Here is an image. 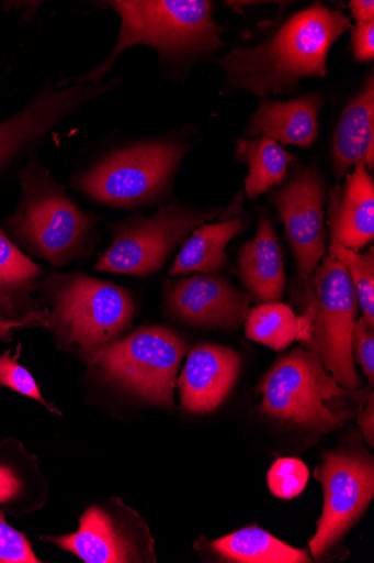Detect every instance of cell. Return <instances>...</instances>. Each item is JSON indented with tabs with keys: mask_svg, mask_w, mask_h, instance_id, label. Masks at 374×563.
<instances>
[{
	"mask_svg": "<svg viewBox=\"0 0 374 563\" xmlns=\"http://www.w3.org/2000/svg\"><path fill=\"white\" fill-rule=\"evenodd\" d=\"M351 27L343 11L320 2L311 4L292 15L262 43L234 47L225 57L211 59L227 75L222 93H297L303 79L327 76L333 44Z\"/></svg>",
	"mask_w": 374,
	"mask_h": 563,
	"instance_id": "cell-1",
	"label": "cell"
},
{
	"mask_svg": "<svg viewBox=\"0 0 374 563\" xmlns=\"http://www.w3.org/2000/svg\"><path fill=\"white\" fill-rule=\"evenodd\" d=\"M105 4L122 22L113 53L93 70L58 87L101 82L133 46L152 47L165 65L188 70L196 63L211 62L226 45V27L215 20V5L208 0H112Z\"/></svg>",
	"mask_w": 374,
	"mask_h": 563,
	"instance_id": "cell-2",
	"label": "cell"
},
{
	"mask_svg": "<svg viewBox=\"0 0 374 563\" xmlns=\"http://www.w3.org/2000/svg\"><path fill=\"white\" fill-rule=\"evenodd\" d=\"M20 173L22 197L5 221L8 235L33 257L63 267L89 257L99 241L98 216L81 210L64 185L29 153Z\"/></svg>",
	"mask_w": 374,
	"mask_h": 563,
	"instance_id": "cell-3",
	"label": "cell"
},
{
	"mask_svg": "<svg viewBox=\"0 0 374 563\" xmlns=\"http://www.w3.org/2000/svg\"><path fill=\"white\" fill-rule=\"evenodd\" d=\"M184 129L135 141L105 153L72 186L103 207L139 210L167 202L192 146Z\"/></svg>",
	"mask_w": 374,
	"mask_h": 563,
	"instance_id": "cell-4",
	"label": "cell"
},
{
	"mask_svg": "<svg viewBox=\"0 0 374 563\" xmlns=\"http://www.w3.org/2000/svg\"><path fill=\"white\" fill-rule=\"evenodd\" d=\"M41 290L50 306L42 325L77 345L89 362L118 341L135 314L127 290L84 274L45 276Z\"/></svg>",
	"mask_w": 374,
	"mask_h": 563,
	"instance_id": "cell-5",
	"label": "cell"
},
{
	"mask_svg": "<svg viewBox=\"0 0 374 563\" xmlns=\"http://www.w3.org/2000/svg\"><path fill=\"white\" fill-rule=\"evenodd\" d=\"M259 411L276 422L316 433H328L352 420L351 412H336L332 399L351 396L318 357L303 345L279 357L259 384ZM355 391V390H354Z\"/></svg>",
	"mask_w": 374,
	"mask_h": 563,
	"instance_id": "cell-6",
	"label": "cell"
},
{
	"mask_svg": "<svg viewBox=\"0 0 374 563\" xmlns=\"http://www.w3.org/2000/svg\"><path fill=\"white\" fill-rule=\"evenodd\" d=\"M303 284V301L313 314L306 350L347 390H360L352 350L359 302L344 265L329 254Z\"/></svg>",
	"mask_w": 374,
	"mask_h": 563,
	"instance_id": "cell-7",
	"label": "cell"
},
{
	"mask_svg": "<svg viewBox=\"0 0 374 563\" xmlns=\"http://www.w3.org/2000/svg\"><path fill=\"white\" fill-rule=\"evenodd\" d=\"M224 209H196L172 201L154 216L136 214L110 223L114 240L95 263L101 273L144 278L162 269L172 252L201 225L222 217Z\"/></svg>",
	"mask_w": 374,
	"mask_h": 563,
	"instance_id": "cell-8",
	"label": "cell"
},
{
	"mask_svg": "<svg viewBox=\"0 0 374 563\" xmlns=\"http://www.w3.org/2000/svg\"><path fill=\"white\" fill-rule=\"evenodd\" d=\"M186 342L167 327H147L99 352L91 362L105 380L157 406L174 407Z\"/></svg>",
	"mask_w": 374,
	"mask_h": 563,
	"instance_id": "cell-9",
	"label": "cell"
},
{
	"mask_svg": "<svg viewBox=\"0 0 374 563\" xmlns=\"http://www.w3.org/2000/svg\"><path fill=\"white\" fill-rule=\"evenodd\" d=\"M328 181L315 165L293 163L283 186L271 190L269 202L285 227L299 283L309 278L328 253L325 207Z\"/></svg>",
	"mask_w": 374,
	"mask_h": 563,
	"instance_id": "cell-10",
	"label": "cell"
},
{
	"mask_svg": "<svg viewBox=\"0 0 374 563\" xmlns=\"http://www.w3.org/2000/svg\"><path fill=\"white\" fill-rule=\"evenodd\" d=\"M314 477L322 485L325 505L309 550L320 560L360 521L373 499V459L359 452H328Z\"/></svg>",
	"mask_w": 374,
	"mask_h": 563,
	"instance_id": "cell-11",
	"label": "cell"
},
{
	"mask_svg": "<svg viewBox=\"0 0 374 563\" xmlns=\"http://www.w3.org/2000/svg\"><path fill=\"white\" fill-rule=\"evenodd\" d=\"M120 82L121 79H114L104 84H72L65 88H55L49 82L44 85L27 107L0 123V174L75 112L114 90Z\"/></svg>",
	"mask_w": 374,
	"mask_h": 563,
	"instance_id": "cell-12",
	"label": "cell"
},
{
	"mask_svg": "<svg viewBox=\"0 0 374 563\" xmlns=\"http://www.w3.org/2000/svg\"><path fill=\"white\" fill-rule=\"evenodd\" d=\"M250 297L220 276L193 275L168 280L163 287L166 311L189 325L237 331L250 310Z\"/></svg>",
	"mask_w": 374,
	"mask_h": 563,
	"instance_id": "cell-13",
	"label": "cell"
},
{
	"mask_svg": "<svg viewBox=\"0 0 374 563\" xmlns=\"http://www.w3.org/2000/svg\"><path fill=\"white\" fill-rule=\"evenodd\" d=\"M45 274L0 228V339L21 327L43 324L47 307L35 297Z\"/></svg>",
	"mask_w": 374,
	"mask_h": 563,
	"instance_id": "cell-14",
	"label": "cell"
},
{
	"mask_svg": "<svg viewBox=\"0 0 374 563\" xmlns=\"http://www.w3.org/2000/svg\"><path fill=\"white\" fill-rule=\"evenodd\" d=\"M240 371L238 352L218 344L195 346L177 380L182 406L195 415L215 411L231 393Z\"/></svg>",
	"mask_w": 374,
	"mask_h": 563,
	"instance_id": "cell-15",
	"label": "cell"
},
{
	"mask_svg": "<svg viewBox=\"0 0 374 563\" xmlns=\"http://www.w3.org/2000/svg\"><path fill=\"white\" fill-rule=\"evenodd\" d=\"M330 244L361 251L374 239V180L363 161L345 175L344 184L328 191Z\"/></svg>",
	"mask_w": 374,
	"mask_h": 563,
	"instance_id": "cell-16",
	"label": "cell"
},
{
	"mask_svg": "<svg viewBox=\"0 0 374 563\" xmlns=\"http://www.w3.org/2000/svg\"><path fill=\"white\" fill-rule=\"evenodd\" d=\"M326 104V96L319 92L291 100L264 99L249 119L246 134L250 139L269 136L282 146L308 148L318 139V115Z\"/></svg>",
	"mask_w": 374,
	"mask_h": 563,
	"instance_id": "cell-17",
	"label": "cell"
},
{
	"mask_svg": "<svg viewBox=\"0 0 374 563\" xmlns=\"http://www.w3.org/2000/svg\"><path fill=\"white\" fill-rule=\"evenodd\" d=\"M235 273L257 305L283 300L286 275L282 247L265 214L259 218L256 236L242 245Z\"/></svg>",
	"mask_w": 374,
	"mask_h": 563,
	"instance_id": "cell-18",
	"label": "cell"
},
{
	"mask_svg": "<svg viewBox=\"0 0 374 563\" xmlns=\"http://www.w3.org/2000/svg\"><path fill=\"white\" fill-rule=\"evenodd\" d=\"M363 161L366 170L374 168V77L366 79L349 101L336 129L332 143V168L337 179Z\"/></svg>",
	"mask_w": 374,
	"mask_h": 563,
	"instance_id": "cell-19",
	"label": "cell"
},
{
	"mask_svg": "<svg viewBox=\"0 0 374 563\" xmlns=\"http://www.w3.org/2000/svg\"><path fill=\"white\" fill-rule=\"evenodd\" d=\"M46 540L88 563H122L138 560L132 542L118 530L111 516L97 506L84 511L77 532L65 537H47Z\"/></svg>",
	"mask_w": 374,
	"mask_h": 563,
	"instance_id": "cell-20",
	"label": "cell"
},
{
	"mask_svg": "<svg viewBox=\"0 0 374 563\" xmlns=\"http://www.w3.org/2000/svg\"><path fill=\"white\" fill-rule=\"evenodd\" d=\"M246 228L247 223L241 218L201 225L182 243L170 276L218 274L228 265V244Z\"/></svg>",
	"mask_w": 374,
	"mask_h": 563,
	"instance_id": "cell-21",
	"label": "cell"
},
{
	"mask_svg": "<svg viewBox=\"0 0 374 563\" xmlns=\"http://www.w3.org/2000/svg\"><path fill=\"white\" fill-rule=\"evenodd\" d=\"M236 158L248 166L245 180L246 194L250 200L284 185L290 167L297 157L269 136L235 139Z\"/></svg>",
	"mask_w": 374,
	"mask_h": 563,
	"instance_id": "cell-22",
	"label": "cell"
},
{
	"mask_svg": "<svg viewBox=\"0 0 374 563\" xmlns=\"http://www.w3.org/2000/svg\"><path fill=\"white\" fill-rule=\"evenodd\" d=\"M222 560L238 563H309L306 550L296 549L258 527L243 528L209 543Z\"/></svg>",
	"mask_w": 374,
	"mask_h": 563,
	"instance_id": "cell-23",
	"label": "cell"
},
{
	"mask_svg": "<svg viewBox=\"0 0 374 563\" xmlns=\"http://www.w3.org/2000/svg\"><path fill=\"white\" fill-rule=\"evenodd\" d=\"M245 334L274 351H284L292 343L299 342V316L282 301L259 303L248 312Z\"/></svg>",
	"mask_w": 374,
	"mask_h": 563,
	"instance_id": "cell-24",
	"label": "cell"
},
{
	"mask_svg": "<svg viewBox=\"0 0 374 563\" xmlns=\"http://www.w3.org/2000/svg\"><path fill=\"white\" fill-rule=\"evenodd\" d=\"M328 252L340 261L352 282L362 319L374 331V247L361 252L330 244Z\"/></svg>",
	"mask_w": 374,
	"mask_h": 563,
	"instance_id": "cell-25",
	"label": "cell"
},
{
	"mask_svg": "<svg viewBox=\"0 0 374 563\" xmlns=\"http://www.w3.org/2000/svg\"><path fill=\"white\" fill-rule=\"evenodd\" d=\"M308 479L309 471L302 460L282 457L271 467L267 484L274 496L293 499L304 492Z\"/></svg>",
	"mask_w": 374,
	"mask_h": 563,
	"instance_id": "cell-26",
	"label": "cell"
},
{
	"mask_svg": "<svg viewBox=\"0 0 374 563\" xmlns=\"http://www.w3.org/2000/svg\"><path fill=\"white\" fill-rule=\"evenodd\" d=\"M20 356L21 346L18 347L14 355H12L11 351L0 354V386L8 387L23 396L37 400L50 409V411H56L42 396L35 378L19 363Z\"/></svg>",
	"mask_w": 374,
	"mask_h": 563,
	"instance_id": "cell-27",
	"label": "cell"
},
{
	"mask_svg": "<svg viewBox=\"0 0 374 563\" xmlns=\"http://www.w3.org/2000/svg\"><path fill=\"white\" fill-rule=\"evenodd\" d=\"M27 538L12 528L0 509V563H41Z\"/></svg>",
	"mask_w": 374,
	"mask_h": 563,
	"instance_id": "cell-28",
	"label": "cell"
},
{
	"mask_svg": "<svg viewBox=\"0 0 374 563\" xmlns=\"http://www.w3.org/2000/svg\"><path fill=\"white\" fill-rule=\"evenodd\" d=\"M352 350L354 362L359 364L371 387L374 382V331L359 318L354 324Z\"/></svg>",
	"mask_w": 374,
	"mask_h": 563,
	"instance_id": "cell-29",
	"label": "cell"
},
{
	"mask_svg": "<svg viewBox=\"0 0 374 563\" xmlns=\"http://www.w3.org/2000/svg\"><path fill=\"white\" fill-rule=\"evenodd\" d=\"M352 54L358 63L374 59V22L355 24L351 27Z\"/></svg>",
	"mask_w": 374,
	"mask_h": 563,
	"instance_id": "cell-30",
	"label": "cell"
},
{
	"mask_svg": "<svg viewBox=\"0 0 374 563\" xmlns=\"http://www.w3.org/2000/svg\"><path fill=\"white\" fill-rule=\"evenodd\" d=\"M22 492V482L16 472L0 464V504H8Z\"/></svg>",
	"mask_w": 374,
	"mask_h": 563,
	"instance_id": "cell-31",
	"label": "cell"
},
{
	"mask_svg": "<svg viewBox=\"0 0 374 563\" xmlns=\"http://www.w3.org/2000/svg\"><path fill=\"white\" fill-rule=\"evenodd\" d=\"M373 390L370 391V396L366 400V406L363 411H358V423L360 429L367 442L371 446L374 444V400H373Z\"/></svg>",
	"mask_w": 374,
	"mask_h": 563,
	"instance_id": "cell-32",
	"label": "cell"
},
{
	"mask_svg": "<svg viewBox=\"0 0 374 563\" xmlns=\"http://www.w3.org/2000/svg\"><path fill=\"white\" fill-rule=\"evenodd\" d=\"M349 9L352 18L356 22L355 24L374 22L373 0H351Z\"/></svg>",
	"mask_w": 374,
	"mask_h": 563,
	"instance_id": "cell-33",
	"label": "cell"
}]
</instances>
